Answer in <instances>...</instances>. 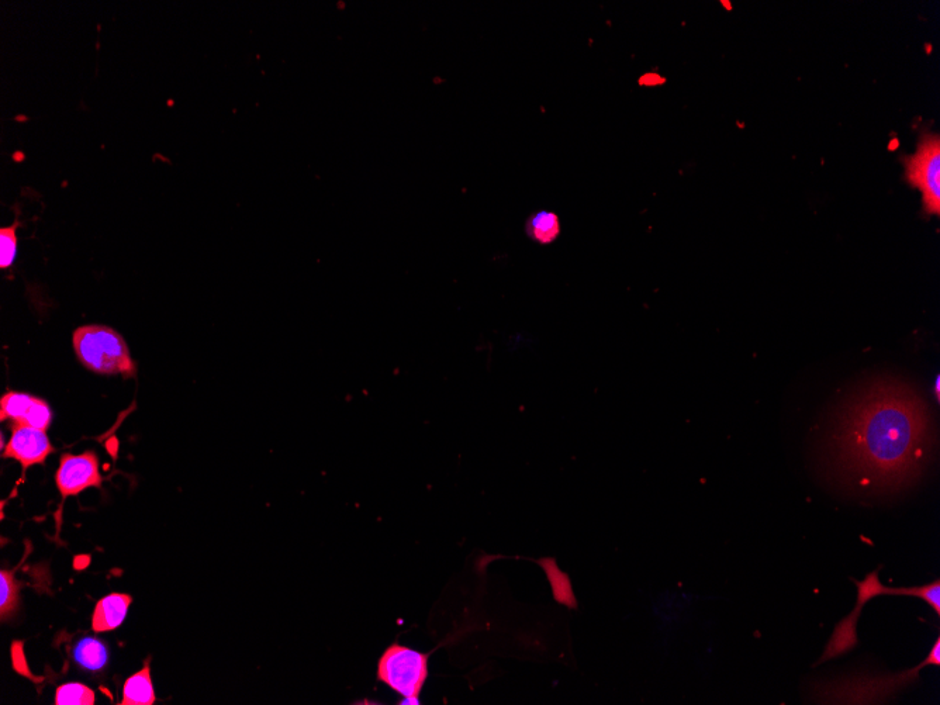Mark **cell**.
Listing matches in <instances>:
<instances>
[{
	"mask_svg": "<svg viewBox=\"0 0 940 705\" xmlns=\"http://www.w3.org/2000/svg\"><path fill=\"white\" fill-rule=\"evenodd\" d=\"M96 694L86 684L72 682L61 684L55 691V705H93Z\"/></svg>",
	"mask_w": 940,
	"mask_h": 705,
	"instance_id": "obj_13",
	"label": "cell"
},
{
	"mask_svg": "<svg viewBox=\"0 0 940 705\" xmlns=\"http://www.w3.org/2000/svg\"><path fill=\"white\" fill-rule=\"evenodd\" d=\"M561 230V220L555 213L548 212V210L531 214L525 221V233L538 244L554 243L561 235Z\"/></svg>",
	"mask_w": 940,
	"mask_h": 705,
	"instance_id": "obj_11",
	"label": "cell"
},
{
	"mask_svg": "<svg viewBox=\"0 0 940 705\" xmlns=\"http://www.w3.org/2000/svg\"><path fill=\"white\" fill-rule=\"evenodd\" d=\"M53 452L55 448L47 437V431L12 423V437L3 447L2 458L15 459L26 470L31 466L44 465Z\"/></svg>",
	"mask_w": 940,
	"mask_h": 705,
	"instance_id": "obj_6",
	"label": "cell"
},
{
	"mask_svg": "<svg viewBox=\"0 0 940 705\" xmlns=\"http://www.w3.org/2000/svg\"><path fill=\"white\" fill-rule=\"evenodd\" d=\"M931 411L914 389L874 380L836 417L829 452L841 479L862 493L907 489L921 478L935 447Z\"/></svg>",
	"mask_w": 940,
	"mask_h": 705,
	"instance_id": "obj_1",
	"label": "cell"
},
{
	"mask_svg": "<svg viewBox=\"0 0 940 705\" xmlns=\"http://www.w3.org/2000/svg\"><path fill=\"white\" fill-rule=\"evenodd\" d=\"M150 662L151 659L145 660L143 669L124 682L122 705H154L157 701Z\"/></svg>",
	"mask_w": 940,
	"mask_h": 705,
	"instance_id": "obj_10",
	"label": "cell"
},
{
	"mask_svg": "<svg viewBox=\"0 0 940 705\" xmlns=\"http://www.w3.org/2000/svg\"><path fill=\"white\" fill-rule=\"evenodd\" d=\"M907 181L922 193L925 212L940 213V140L929 134L919 141L918 150L905 160Z\"/></svg>",
	"mask_w": 940,
	"mask_h": 705,
	"instance_id": "obj_4",
	"label": "cell"
},
{
	"mask_svg": "<svg viewBox=\"0 0 940 705\" xmlns=\"http://www.w3.org/2000/svg\"><path fill=\"white\" fill-rule=\"evenodd\" d=\"M98 455L93 451H86L81 455L64 454L60 459V466L55 472V485L61 494L62 504L72 496H79L85 490L102 487L103 478L100 473ZM62 504L60 507L61 513Z\"/></svg>",
	"mask_w": 940,
	"mask_h": 705,
	"instance_id": "obj_5",
	"label": "cell"
},
{
	"mask_svg": "<svg viewBox=\"0 0 940 705\" xmlns=\"http://www.w3.org/2000/svg\"><path fill=\"white\" fill-rule=\"evenodd\" d=\"M933 390H935V397H936V400H938V402H939V400H940V378H939V376H938V378H936L935 387H933Z\"/></svg>",
	"mask_w": 940,
	"mask_h": 705,
	"instance_id": "obj_15",
	"label": "cell"
},
{
	"mask_svg": "<svg viewBox=\"0 0 940 705\" xmlns=\"http://www.w3.org/2000/svg\"><path fill=\"white\" fill-rule=\"evenodd\" d=\"M20 223L16 221L13 226L0 228V269L12 268L17 257V228Z\"/></svg>",
	"mask_w": 940,
	"mask_h": 705,
	"instance_id": "obj_14",
	"label": "cell"
},
{
	"mask_svg": "<svg viewBox=\"0 0 940 705\" xmlns=\"http://www.w3.org/2000/svg\"><path fill=\"white\" fill-rule=\"evenodd\" d=\"M0 420L47 431L53 424L54 414L50 404L40 397L8 392L0 399Z\"/></svg>",
	"mask_w": 940,
	"mask_h": 705,
	"instance_id": "obj_7",
	"label": "cell"
},
{
	"mask_svg": "<svg viewBox=\"0 0 940 705\" xmlns=\"http://www.w3.org/2000/svg\"><path fill=\"white\" fill-rule=\"evenodd\" d=\"M23 584L15 577L13 570L2 569L0 572V615L2 621L12 618L20 607V589Z\"/></svg>",
	"mask_w": 940,
	"mask_h": 705,
	"instance_id": "obj_12",
	"label": "cell"
},
{
	"mask_svg": "<svg viewBox=\"0 0 940 705\" xmlns=\"http://www.w3.org/2000/svg\"><path fill=\"white\" fill-rule=\"evenodd\" d=\"M376 676L403 697V704H420L418 697L428 679V655L409 646L390 645L380 656Z\"/></svg>",
	"mask_w": 940,
	"mask_h": 705,
	"instance_id": "obj_3",
	"label": "cell"
},
{
	"mask_svg": "<svg viewBox=\"0 0 940 705\" xmlns=\"http://www.w3.org/2000/svg\"><path fill=\"white\" fill-rule=\"evenodd\" d=\"M69 653L76 668L88 675H102L110 663L109 645L95 635L76 639Z\"/></svg>",
	"mask_w": 940,
	"mask_h": 705,
	"instance_id": "obj_8",
	"label": "cell"
},
{
	"mask_svg": "<svg viewBox=\"0 0 940 705\" xmlns=\"http://www.w3.org/2000/svg\"><path fill=\"white\" fill-rule=\"evenodd\" d=\"M72 342L76 358L89 371L136 378V361L131 357L126 340L113 328L98 324L76 328Z\"/></svg>",
	"mask_w": 940,
	"mask_h": 705,
	"instance_id": "obj_2",
	"label": "cell"
},
{
	"mask_svg": "<svg viewBox=\"0 0 940 705\" xmlns=\"http://www.w3.org/2000/svg\"><path fill=\"white\" fill-rule=\"evenodd\" d=\"M133 603L130 594L112 593L96 603L92 614V630L96 634L110 632L122 627Z\"/></svg>",
	"mask_w": 940,
	"mask_h": 705,
	"instance_id": "obj_9",
	"label": "cell"
}]
</instances>
